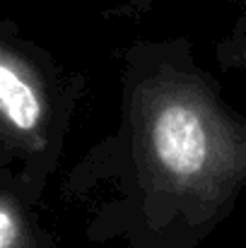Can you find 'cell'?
Returning <instances> with one entry per match:
<instances>
[{
	"label": "cell",
	"mask_w": 246,
	"mask_h": 248,
	"mask_svg": "<svg viewBox=\"0 0 246 248\" xmlns=\"http://www.w3.org/2000/svg\"><path fill=\"white\" fill-rule=\"evenodd\" d=\"M215 63L225 73H246V10L215 46Z\"/></svg>",
	"instance_id": "obj_4"
},
{
	"label": "cell",
	"mask_w": 246,
	"mask_h": 248,
	"mask_svg": "<svg viewBox=\"0 0 246 248\" xmlns=\"http://www.w3.org/2000/svg\"><path fill=\"white\" fill-rule=\"evenodd\" d=\"M118 2H123V7H128V10H145L155 0H118Z\"/></svg>",
	"instance_id": "obj_5"
},
{
	"label": "cell",
	"mask_w": 246,
	"mask_h": 248,
	"mask_svg": "<svg viewBox=\"0 0 246 248\" xmlns=\"http://www.w3.org/2000/svg\"><path fill=\"white\" fill-rule=\"evenodd\" d=\"M39 207L0 186V248H63Z\"/></svg>",
	"instance_id": "obj_3"
},
{
	"label": "cell",
	"mask_w": 246,
	"mask_h": 248,
	"mask_svg": "<svg viewBox=\"0 0 246 248\" xmlns=\"http://www.w3.org/2000/svg\"><path fill=\"white\" fill-rule=\"evenodd\" d=\"M84 75L0 19V186L41 205L66 155Z\"/></svg>",
	"instance_id": "obj_2"
},
{
	"label": "cell",
	"mask_w": 246,
	"mask_h": 248,
	"mask_svg": "<svg viewBox=\"0 0 246 248\" xmlns=\"http://www.w3.org/2000/svg\"><path fill=\"white\" fill-rule=\"evenodd\" d=\"M246 193V116L196 61L186 36L121 53V108L63 181L92 244L198 248Z\"/></svg>",
	"instance_id": "obj_1"
}]
</instances>
